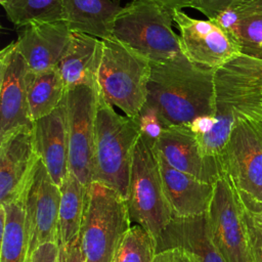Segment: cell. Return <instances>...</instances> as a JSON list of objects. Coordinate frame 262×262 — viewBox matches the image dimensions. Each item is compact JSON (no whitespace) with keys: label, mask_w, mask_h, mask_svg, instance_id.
<instances>
[{"label":"cell","mask_w":262,"mask_h":262,"mask_svg":"<svg viewBox=\"0 0 262 262\" xmlns=\"http://www.w3.org/2000/svg\"><path fill=\"white\" fill-rule=\"evenodd\" d=\"M29 262H59V244L45 243L31 255Z\"/></svg>","instance_id":"obj_31"},{"label":"cell","mask_w":262,"mask_h":262,"mask_svg":"<svg viewBox=\"0 0 262 262\" xmlns=\"http://www.w3.org/2000/svg\"><path fill=\"white\" fill-rule=\"evenodd\" d=\"M156 241L141 225L133 224L121 242L113 262H154Z\"/></svg>","instance_id":"obj_27"},{"label":"cell","mask_w":262,"mask_h":262,"mask_svg":"<svg viewBox=\"0 0 262 262\" xmlns=\"http://www.w3.org/2000/svg\"><path fill=\"white\" fill-rule=\"evenodd\" d=\"M170 249H182L200 262H225L212 241L208 214L173 217L156 239L157 254Z\"/></svg>","instance_id":"obj_18"},{"label":"cell","mask_w":262,"mask_h":262,"mask_svg":"<svg viewBox=\"0 0 262 262\" xmlns=\"http://www.w3.org/2000/svg\"><path fill=\"white\" fill-rule=\"evenodd\" d=\"M212 20L230 35L242 54L262 59V0L231 5Z\"/></svg>","instance_id":"obj_22"},{"label":"cell","mask_w":262,"mask_h":262,"mask_svg":"<svg viewBox=\"0 0 262 262\" xmlns=\"http://www.w3.org/2000/svg\"><path fill=\"white\" fill-rule=\"evenodd\" d=\"M173 20L179 30L182 54L198 66L217 70L242 54L230 35L212 19L193 18L175 9Z\"/></svg>","instance_id":"obj_11"},{"label":"cell","mask_w":262,"mask_h":262,"mask_svg":"<svg viewBox=\"0 0 262 262\" xmlns=\"http://www.w3.org/2000/svg\"><path fill=\"white\" fill-rule=\"evenodd\" d=\"M136 119L139 125L140 134L154 144L165 128L158 115L152 110L143 106Z\"/></svg>","instance_id":"obj_29"},{"label":"cell","mask_w":262,"mask_h":262,"mask_svg":"<svg viewBox=\"0 0 262 262\" xmlns=\"http://www.w3.org/2000/svg\"><path fill=\"white\" fill-rule=\"evenodd\" d=\"M158 3H160L161 5L171 9V10H175V9H183V8H191V3L192 0H154Z\"/></svg>","instance_id":"obj_34"},{"label":"cell","mask_w":262,"mask_h":262,"mask_svg":"<svg viewBox=\"0 0 262 262\" xmlns=\"http://www.w3.org/2000/svg\"><path fill=\"white\" fill-rule=\"evenodd\" d=\"M214 83L216 111L262 120V59L239 54L215 70Z\"/></svg>","instance_id":"obj_8"},{"label":"cell","mask_w":262,"mask_h":262,"mask_svg":"<svg viewBox=\"0 0 262 262\" xmlns=\"http://www.w3.org/2000/svg\"><path fill=\"white\" fill-rule=\"evenodd\" d=\"M154 262H200L191 253L182 249H170L156 255Z\"/></svg>","instance_id":"obj_32"},{"label":"cell","mask_w":262,"mask_h":262,"mask_svg":"<svg viewBox=\"0 0 262 262\" xmlns=\"http://www.w3.org/2000/svg\"><path fill=\"white\" fill-rule=\"evenodd\" d=\"M255 0H232L231 5H242V4H246V3H250V2H253Z\"/></svg>","instance_id":"obj_35"},{"label":"cell","mask_w":262,"mask_h":262,"mask_svg":"<svg viewBox=\"0 0 262 262\" xmlns=\"http://www.w3.org/2000/svg\"><path fill=\"white\" fill-rule=\"evenodd\" d=\"M122 8L121 0H62V20L73 33L105 40L113 37L114 23Z\"/></svg>","instance_id":"obj_21"},{"label":"cell","mask_w":262,"mask_h":262,"mask_svg":"<svg viewBox=\"0 0 262 262\" xmlns=\"http://www.w3.org/2000/svg\"><path fill=\"white\" fill-rule=\"evenodd\" d=\"M59 189L58 244L61 247H67L79 238L87 187L73 173L69 172Z\"/></svg>","instance_id":"obj_23"},{"label":"cell","mask_w":262,"mask_h":262,"mask_svg":"<svg viewBox=\"0 0 262 262\" xmlns=\"http://www.w3.org/2000/svg\"><path fill=\"white\" fill-rule=\"evenodd\" d=\"M139 136L136 117L119 115L97 90L93 181L115 189L126 201L133 150Z\"/></svg>","instance_id":"obj_2"},{"label":"cell","mask_w":262,"mask_h":262,"mask_svg":"<svg viewBox=\"0 0 262 262\" xmlns=\"http://www.w3.org/2000/svg\"><path fill=\"white\" fill-rule=\"evenodd\" d=\"M127 201L115 189L93 181L87 188L79 242L85 262H113L131 227Z\"/></svg>","instance_id":"obj_3"},{"label":"cell","mask_w":262,"mask_h":262,"mask_svg":"<svg viewBox=\"0 0 262 262\" xmlns=\"http://www.w3.org/2000/svg\"><path fill=\"white\" fill-rule=\"evenodd\" d=\"M173 10L154 0H132L117 15L113 37L144 55L151 63L181 54L173 31Z\"/></svg>","instance_id":"obj_5"},{"label":"cell","mask_w":262,"mask_h":262,"mask_svg":"<svg viewBox=\"0 0 262 262\" xmlns=\"http://www.w3.org/2000/svg\"><path fill=\"white\" fill-rule=\"evenodd\" d=\"M207 214L212 241L224 261L255 262L241 199L225 174L214 183V192Z\"/></svg>","instance_id":"obj_9"},{"label":"cell","mask_w":262,"mask_h":262,"mask_svg":"<svg viewBox=\"0 0 262 262\" xmlns=\"http://www.w3.org/2000/svg\"><path fill=\"white\" fill-rule=\"evenodd\" d=\"M101 41L98 92L125 116L135 118L147 98L151 62L114 37Z\"/></svg>","instance_id":"obj_4"},{"label":"cell","mask_w":262,"mask_h":262,"mask_svg":"<svg viewBox=\"0 0 262 262\" xmlns=\"http://www.w3.org/2000/svg\"><path fill=\"white\" fill-rule=\"evenodd\" d=\"M261 121H262V120H261Z\"/></svg>","instance_id":"obj_36"},{"label":"cell","mask_w":262,"mask_h":262,"mask_svg":"<svg viewBox=\"0 0 262 262\" xmlns=\"http://www.w3.org/2000/svg\"><path fill=\"white\" fill-rule=\"evenodd\" d=\"M72 36L63 20L35 21L23 27L15 43L30 72L42 73L58 68Z\"/></svg>","instance_id":"obj_16"},{"label":"cell","mask_w":262,"mask_h":262,"mask_svg":"<svg viewBox=\"0 0 262 262\" xmlns=\"http://www.w3.org/2000/svg\"><path fill=\"white\" fill-rule=\"evenodd\" d=\"M214 76L215 70L198 66L182 53L154 62L143 106L152 110L165 128L188 126L199 117L215 114Z\"/></svg>","instance_id":"obj_1"},{"label":"cell","mask_w":262,"mask_h":262,"mask_svg":"<svg viewBox=\"0 0 262 262\" xmlns=\"http://www.w3.org/2000/svg\"><path fill=\"white\" fill-rule=\"evenodd\" d=\"M67 87L58 68L28 74V106L32 122L49 115L63 101Z\"/></svg>","instance_id":"obj_24"},{"label":"cell","mask_w":262,"mask_h":262,"mask_svg":"<svg viewBox=\"0 0 262 262\" xmlns=\"http://www.w3.org/2000/svg\"><path fill=\"white\" fill-rule=\"evenodd\" d=\"M0 262H28V234L23 202L0 204Z\"/></svg>","instance_id":"obj_25"},{"label":"cell","mask_w":262,"mask_h":262,"mask_svg":"<svg viewBox=\"0 0 262 262\" xmlns=\"http://www.w3.org/2000/svg\"><path fill=\"white\" fill-rule=\"evenodd\" d=\"M101 54L100 39L87 34L73 33L71 44L58 64L67 90L81 85L98 89Z\"/></svg>","instance_id":"obj_20"},{"label":"cell","mask_w":262,"mask_h":262,"mask_svg":"<svg viewBox=\"0 0 262 262\" xmlns=\"http://www.w3.org/2000/svg\"><path fill=\"white\" fill-rule=\"evenodd\" d=\"M156 154L164 191L173 216L190 217L207 213L213 196L214 184L201 181L176 170L157 151Z\"/></svg>","instance_id":"obj_19"},{"label":"cell","mask_w":262,"mask_h":262,"mask_svg":"<svg viewBox=\"0 0 262 262\" xmlns=\"http://www.w3.org/2000/svg\"><path fill=\"white\" fill-rule=\"evenodd\" d=\"M219 160L243 205L262 212V121L236 119Z\"/></svg>","instance_id":"obj_7"},{"label":"cell","mask_w":262,"mask_h":262,"mask_svg":"<svg viewBox=\"0 0 262 262\" xmlns=\"http://www.w3.org/2000/svg\"><path fill=\"white\" fill-rule=\"evenodd\" d=\"M154 148L170 166L201 181L214 184L223 175L220 160L204 156L189 126L164 128Z\"/></svg>","instance_id":"obj_15"},{"label":"cell","mask_w":262,"mask_h":262,"mask_svg":"<svg viewBox=\"0 0 262 262\" xmlns=\"http://www.w3.org/2000/svg\"><path fill=\"white\" fill-rule=\"evenodd\" d=\"M37 152L53 182L60 186L69 173V137L64 99L49 115L33 123Z\"/></svg>","instance_id":"obj_17"},{"label":"cell","mask_w":262,"mask_h":262,"mask_svg":"<svg viewBox=\"0 0 262 262\" xmlns=\"http://www.w3.org/2000/svg\"><path fill=\"white\" fill-rule=\"evenodd\" d=\"M39 159L33 127L0 139V204L23 201Z\"/></svg>","instance_id":"obj_14"},{"label":"cell","mask_w":262,"mask_h":262,"mask_svg":"<svg viewBox=\"0 0 262 262\" xmlns=\"http://www.w3.org/2000/svg\"><path fill=\"white\" fill-rule=\"evenodd\" d=\"M28 234V262L42 244H58L60 189L39 159L23 199Z\"/></svg>","instance_id":"obj_12"},{"label":"cell","mask_w":262,"mask_h":262,"mask_svg":"<svg viewBox=\"0 0 262 262\" xmlns=\"http://www.w3.org/2000/svg\"><path fill=\"white\" fill-rule=\"evenodd\" d=\"M242 206L253 259L255 262H262V212L250 210L243 203Z\"/></svg>","instance_id":"obj_28"},{"label":"cell","mask_w":262,"mask_h":262,"mask_svg":"<svg viewBox=\"0 0 262 262\" xmlns=\"http://www.w3.org/2000/svg\"><path fill=\"white\" fill-rule=\"evenodd\" d=\"M0 3L16 28L35 21L62 20V0H0Z\"/></svg>","instance_id":"obj_26"},{"label":"cell","mask_w":262,"mask_h":262,"mask_svg":"<svg viewBox=\"0 0 262 262\" xmlns=\"http://www.w3.org/2000/svg\"><path fill=\"white\" fill-rule=\"evenodd\" d=\"M232 0H192L191 8H194L208 17L214 19L221 11L230 6Z\"/></svg>","instance_id":"obj_30"},{"label":"cell","mask_w":262,"mask_h":262,"mask_svg":"<svg viewBox=\"0 0 262 262\" xmlns=\"http://www.w3.org/2000/svg\"><path fill=\"white\" fill-rule=\"evenodd\" d=\"M59 262H85L79 238L67 247L59 246Z\"/></svg>","instance_id":"obj_33"},{"label":"cell","mask_w":262,"mask_h":262,"mask_svg":"<svg viewBox=\"0 0 262 262\" xmlns=\"http://www.w3.org/2000/svg\"><path fill=\"white\" fill-rule=\"evenodd\" d=\"M127 204L131 222L141 225L155 241L174 217L154 144L141 134L133 150Z\"/></svg>","instance_id":"obj_6"},{"label":"cell","mask_w":262,"mask_h":262,"mask_svg":"<svg viewBox=\"0 0 262 262\" xmlns=\"http://www.w3.org/2000/svg\"><path fill=\"white\" fill-rule=\"evenodd\" d=\"M30 70L15 41L0 52V139L23 129L32 128L28 106Z\"/></svg>","instance_id":"obj_13"},{"label":"cell","mask_w":262,"mask_h":262,"mask_svg":"<svg viewBox=\"0 0 262 262\" xmlns=\"http://www.w3.org/2000/svg\"><path fill=\"white\" fill-rule=\"evenodd\" d=\"M98 90V89H97ZM97 90L86 85L67 90L69 172L87 188L93 182Z\"/></svg>","instance_id":"obj_10"}]
</instances>
